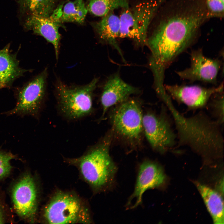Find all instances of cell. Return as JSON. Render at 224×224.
<instances>
[{
  "label": "cell",
  "mask_w": 224,
  "mask_h": 224,
  "mask_svg": "<svg viewBox=\"0 0 224 224\" xmlns=\"http://www.w3.org/2000/svg\"><path fill=\"white\" fill-rule=\"evenodd\" d=\"M134 190L128 201L126 206L134 209L142 204L143 194L148 189L159 187L164 183L166 176L161 167L149 160L139 165Z\"/></svg>",
  "instance_id": "obj_10"
},
{
  "label": "cell",
  "mask_w": 224,
  "mask_h": 224,
  "mask_svg": "<svg viewBox=\"0 0 224 224\" xmlns=\"http://www.w3.org/2000/svg\"><path fill=\"white\" fill-rule=\"evenodd\" d=\"M15 157V156L10 152L0 150V178L10 173L12 168L10 161Z\"/></svg>",
  "instance_id": "obj_23"
},
{
  "label": "cell",
  "mask_w": 224,
  "mask_h": 224,
  "mask_svg": "<svg viewBox=\"0 0 224 224\" xmlns=\"http://www.w3.org/2000/svg\"><path fill=\"white\" fill-rule=\"evenodd\" d=\"M81 209L80 202L76 197L60 192L46 206L44 215L49 223H72L80 219Z\"/></svg>",
  "instance_id": "obj_8"
},
{
  "label": "cell",
  "mask_w": 224,
  "mask_h": 224,
  "mask_svg": "<svg viewBox=\"0 0 224 224\" xmlns=\"http://www.w3.org/2000/svg\"><path fill=\"white\" fill-rule=\"evenodd\" d=\"M210 16L222 17L224 14V0H204Z\"/></svg>",
  "instance_id": "obj_24"
},
{
  "label": "cell",
  "mask_w": 224,
  "mask_h": 224,
  "mask_svg": "<svg viewBox=\"0 0 224 224\" xmlns=\"http://www.w3.org/2000/svg\"><path fill=\"white\" fill-rule=\"evenodd\" d=\"M142 117L139 105L136 100H127L114 109L111 117L115 130L132 141L139 139L143 129Z\"/></svg>",
  "instance_id": "obj_6"
},
{
  "label": "cell",
  "mask_w": 224,
  "mask_h": 224,
  "mask_svg": "<svg viewBox=\"0 0 224 224\" xmlns=\"http://www.w3.org/2000/svg\"><path fill=\"white\" fill-rule=\"evenodd\" d=\"M1 88H2V85H1V83H0V89Z\"/></svg>",
  "instance_id": "obj_25"
},
{
  "label": "cell",
  "mask_w": 224,
  "mask_h": 224,
  "mask_svg": "<svg viewBox=\"0 0 224 224\" xmlns=\"http://www.w3.org/2000/svg\"><path fill=\"white\" fill-rule=\"evenodd\" d=\"M164 86L170 96L191 109L204 107L213 95L223 91V82L217 87L209 88L197 85H166Z\"/></svg>",
  "instance_id": "obj_12"
},
{
  "label": "cell",
  "mask_w": 224,
  "mask_h": 224,
  "mask_svg": "<svg viewBox=\"0 0 224 224\" xmlns=\"http://www.w3.org/2000/svg\"><path fill=\"white\" fill-rule=\"evenodd\" d=\"M214 223L224 224V203L217 191L199 182L195 183Z\"/></svg>",
  "instance_id": "obj_17"
},
{
  "label": "cell",
  "mask_w": 224,
  "mask_h": 224,
  "mask_svg": "<svg viewBox=\"0 0 224 224\" xmlns=\"http://www.w3.org/2000/svg\"><path fill=\"white\" fill-rule=\"evenodd\" d=\"M12 198L14 208L19 215L30 219L34 217L37 208V190L30 175L24 176L16 184Z\"/></svg>",
  "instance_id": "obj_13"
},
{
  "label": "cell",
  "mask_w": 224,
  "mask_h": 224,
  "mask_svg": "<svg viewBox=\"0 0 224 224\" xmlns=\"http://www.w3.org/2000/svg\"><path fill=\"white\" fill-rule=\"evenodd\" d=\"M46 70L24 85L19 91L16 105L8 114L35 115L39 111L45 91Z\"/></svg>",
  "instance_id": "obj_9"
},
{
  "label": "cell",
  "mask_w": 224,
  "mask_h": 224,
  "mask_svg": "<svg viewBox=\"0 0 224 224\" xmlns=\"http://www.w3.org/2000/svg\"><path fill=\"white\" fill-rule=\"evenodd\" d=\"M94 27L100 39L115 49L124 60L122 52L117 41L120 29L119 17L112 12H110L95 23Z\"/></svg>",
  "instance_id": "obj_16"
},
{
  "label": "cell",
  "mask_w": 224,
  "mask_h": 224,
  "mask_svg": "<svg viewBox=\"0 0 224 224\" xmlns=\"http://www.w3.org/2000/svg\"><path fill=\"white\" fill-rule=\"evenodd\" d=\"M166 7L147 44L150 61L164 69L194 44L201 25L210 16L204 0H169Z\"/></svg>",
  "instance_id": "obj_1"
},
{
  "label": "cell",
  "mask_w": 224,
  "mask_h": 224,
  "mask_svg": "<svg viewBox=\"0 0 224 224\" xmlns=\"http://www.w3.org/2000/svg\"><path fill=\"white\" fill-rule=\"evenodd\" d=\"M57 0H18L20 10L27 16L48 17L55 9Z\"/></svg>",
  "instance_id": "obj_19"
},
{
  "label": "cell",
  "mask_w": 224,
  "mask_h": 224,
  "mask_svg": "<svg viewBox=\"0 0 224 224\" xmlns=\"http://www.w3.org/2000/svg\"><path fill=\"white\" fill-rule=\"evenodd\" d=\"M61 23V22L54 20L50 17H45L30 15L27 16L24 24L26 29L32 30L35 34L41 36L53 45L57 59L61 38L58 28Z\"/></svg>",
  "instance_id": "obj_15"
},
{
  "label": "cell",
  "mask_w": 224,
  "mask_h": 224,
  "mask_svg": "<svg viewBox=\"0 0 224 224\" xmlns=\"http://www.w3.org/2000/svg\"><path fill=\"white\" fill-rule=\"evenodd\" d=\"M223 94V91L214 94L211 97L212 100L210 103L213 113L217 118V121L220 124L224 121Z\"/></svg>",
  "instance_id": "obj_22"
},
{
  "label": "cell",
  "mask_w": 224,
  "mask_h": 224,
  "mask_svg": "<svg viewBox=\"0 0 224 224\" xmlns=\"http://www.w3.org/2000/svg\"><path fill=\"white\" fill-rule=\"evenodd\" d=\"M142 126L145 135L152 148L161 153L173 147L176 138L167 115L147 113L142 117Z\"/></svg>",
  "instance_id": "obj_7"
},
{
  "label": "cell",
  "mask_w": 224,
  "mask_h": 224,
  "mask_svg": "<svg viewBox=\"0 0 224 224\" xmlns=\"http://www.w3.org/2000/svg\"><path fill=\"white\" fill-rule=\"evenodd\" d=\"M220 124L202 113L188 118L181 116L176 125L179 142L198 152L220 153L223 140Z\"/></svg>",
  "instance_id": "obj_2"
},
{
  "label": "cell",
  "mask_w": 224,
  "mask_h": 224,
  "mask_svg": "<svg viewBox=\"0 0 224 224\" xmlns=\"http://www.w3.org/2000/svg\"><path fill=\"white\" fill-rule=\"evenodd\" d=\"M18 63L8 46L0 50V82L2 87L10 84L21 73Z\"/></svg>",
  "instance_id": "obj_18"
},
{
  "label": "cell",
  "mask_w": 224,
  "mask_h": 224,
  "mask_svg": "<svg viewBox=\"0 0 224 224\" xmlns=\"http://www.w3.org/2000/svg\"><path fill=\"white\" fill-rule=\"evenodd\" d=\"M190 55V67L176 72L177 75L182 79L192 82L198 81L216 84L217 76L222 64L221 61L205 56L201 49L192 50Z\"/></svg>",
  "instance_id": "obj_11"
},
{
  "label": "cell",
  "mask_w": 224,
  "mask_h": 224,
  "mask_svg": "<svg viewBox=\"0 0 224 224\" xmlns=\"http://www.w3.org/2000/svg\"><path fill=\"white\" fill-rule=\"evenodd\" d=\"M108 144L102 143L82 156L70 160L78 165L85 180L97 190H108L114 184L117 167L109 152Z\"/></svg>",
  "instance_id": "obj_3"
},
{
  "label": "cell",
  "mask_w": 224,
  "mask_h": 224,
  "mask_svg": "<svg viewBox=\"0 0 224 224\" xmlns=\"http://www.w3.org/2000/svg\"><path fill=\"white\" fill-rule=\"evenodd\" d=\"M98 79L85 86H70L59 82L56 86L61 110L68 118L76 119L87 116L92 110V95Z\"/></svg>",
  "instance_id": "obj_5"
},
{
  "label": "cell",
  "mask_w": 224,
  "mask_h": 224,
  "mask_svg": "<svg viewBox=\"0 0 224 224\" xmlns=\"http://www.w3.org/2000/svg\"><path fill=\"white\" fill-rule=\"evenodd\" d=\"M129 0H88V11L98 16L103 17L115 9L129 7Z\"/></svg>",
  "instance_id": "obj_20"
},
{
  "label": "cell",
  "mask_w": 224,
  "mask_h": 224,
  "mask_svg": "<svg viewBox=\"0 0 224 224\" xmlns=\"http://www.w3.org/2000/svg\"><path fill=\"white\" fill-rule=\"evenodd\" d=\"M139 92L137 88L125 82L119 75L110 77L105 84L100 98L103 108L101 117L110 107L125 101L130 95Z\"/></svg>",
  "instance_id": "obj_14"
},
{
  "label": "cell",
  "mask_w": 224,
  "mask_h": 224,
  "mask_svg": "<svg viewBox=\"0 0 224 224\" xmlns=\"http://www.w3.org/2000/svg\"><path fill=\"white\" fill-rule=\"evenodd\" d=\"M83 0H75L64 6L60 19L61 22L83 23L88 12Z\"/></svg>",
  "instance_id": "obj_21"
},
{
  "label": "cell",
  "mask_w": 224,
  "mask_h": 224,
  "mask_svg": "<svg viewBox=\"0 0 224 224\" xmlns=\"http://www.w3.org/2000/svg\"><path fill=\"white\" fill-rule=\"evenodd\" d=\"M165 0H143L124 9L119 16V37L132 40L138 45H147V32L155 15Z\"/></svg>",
  "instance_id": "obj_4"
}]
</instances>
